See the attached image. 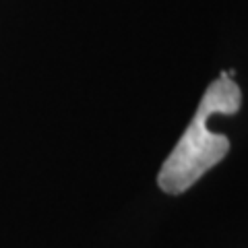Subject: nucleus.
<instances>
[{
	"label": "nucleus",
	"instance_id": "f257e3e1",
	"mask_svg": "<svg viewBox=\"0 0 248 248\" xmlns=\"http://www.w3.org/2000/svg\"><path fill=\"white\" fill-rule=\"evenodd\" d=\"M242 106V91L236 81L221 73L203 93L192 122L186 126L180 141L168 155L159 170L157 184L168 195H182L203 174L226 157L230 141L223 135L209 130L207 120L213 114H236Z\"/></svg>",
	"mask_w": 248,
	"mask_h": 248
}]
</instances>
